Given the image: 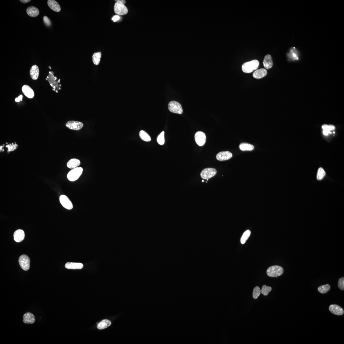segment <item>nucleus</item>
I'll list each match as a JSON object with an SVG mask.
<instances>
[{
	"mask_svg": "<svg viewBox=\"0 0 344 344\" xmlns=\"http://www.w3.org/2000/svg\"><path fill=\"white\" fill-rule=\"evenodd\" d=\"M120 16L118 15H115L112 18V20L114 22L118 21L120 19Z\"/></svg>",
	"mask_w": 344,
	"mask_h": 344,
	"instance_id": "4c0bfd02",
	"label": "nucleus"
},
{
	"mask_svg": "<svg viewBox=\"0 0 344 344\" xmlns=\"http://www.w3.org/2000/svg\"><path fill=\"white\" fill-rule=\"evenodd\" d=\"M287 55L289 58L292 61L299 59L297 51L295 47L292 48L291 49Z\"/></svg>",
	"mask_w": 344,
	"mask_h": 344,
	"instance_id": "5701e85b",
	"label": "nucleus"
},
{
	"mask_svg": "<svg viewBox=\"0 0 344 344\" xmlns=\"http://www.w3.org/2000/svg\"><path fill=\"white\" fill-rule=\"evenodd\" d=\"M101 53L100 52L95 53L92 57V61L95 65H98L100 61L101 57Z\"/></svg>",
	"mask_w": 344,
	"mask_h": 344,
	"instance_id": "bb28decb",
	"label": "nucleus"
},
{
	"mask_svg": "<svg viewBox=\"0 0 344 344\" xmlns=\"http://www.w3.org/2000/svg\"><path fill=\"white\" fill-rule=\"evenodd\" d=\"M232 154L229 151H223L219 152L216 156L217 159L219 161H226L232 157Z\"/></svg>",
	"mask_w": 344,
	"mask_h": 344,
	"instance_id": "f8f14e48",
	"label": "nucleus"
},
{
	"mask_svg": "<svg viewBox=\"0 0 344 344\" xmlns=\"http://www.w3.org/2000/svg\"><path fill=\"white\" fill-rule=\"evenodd\" d=\"M202 182H204V180H202Z\"/></svg>",
	"mask_w": 344,
	"mask_h": 344,
	"instance_id": "c03bdc74",
	"label": "nucleus"
},
{
	"mask_svg": "<svg viewBox=\"0 0 344 344\" xmlns=\"http://www.w3.org/2000/svg\"><path fill=\"white\" fill-rule=\"evenodd\" d=\"M22 91L24 95L28 98L32 99L34 97V93L33 90L28 85H23Z\"/></svg>",
	"mask_w": 344,
	"mask_h": 344,
	"instance_id": "ddd939ff",
	"label": "nucleus"
},
{
	"mask_svg": "<svg viewBox=\"0 0 344 344\" xmlns=\"http://www.w3.org/2000/svg\"><path fill=\"white\" fill-rule=\"evenodd\" d=\"M240 149L242 151H252L254 148L253 145L247 143H243L239 145Z\"/></svg>",
	"mask_w": 344,
	"mask_h": 344,
	"instance_id": "a878e982",
	"label": "nucleus"
},
{
	"mask_svg": "<svg viewBox=\"0 0 344 344\" xmlns=\"http://www.w3.org/2000/svg\"><path fill=\"white\" fill-rule=\"evenodd\" d=\"M115 1L116 2H119V3L123 4L124 5L126 3V1H124V0H117V1Z\"/></svg>",
	"mask_w": 344,
	"mask_h": 344,
	"instance_id": "a19ab883",
	"label": "nucleus"
},
{
	"mask_svg": "<svg viewBox=\"0 0 344 344\" xmlns=\"http://www.w3.org/2000/svg\"><path fill=\"white\" fill-rule=\"evenodd\" d=\"M259 64V62L257 60L245 62L242 66V71L246 73H251L257 69Z\"/></svg>",
	"mask_w": 344,
	"mask_h": 344,
	"instance_id": "f257e3e1",
	"label": "nucleus"
},
{
	"mask_svg": "<svg viewBox=\"0 0 344 344\" xmlns=\"http://www.w3.org/2000/svg\"><path fill=\"white\" fill-rule=\"evenodd\" d=\"M115 12L117 14L124 15L126 14L128 10L126 6L123 4L116 2L114 6Z\"/></svg>",
	"mask_w": 344,
	"mask_h": 344,
	"instance_id": "6e6552de",
	"label": "nucleus"
},
{
	"mask_svg": "<svg viewBox=\"0 0 344 344\" xmlns=\"http://www.w3.org/2000/svg\"><path fill=\"white\" fill-rule=\"evenodd\" d=\"M65 267L68 269H80L83 268V265L81 263L68 262L65 264Z\"/></svg>",
	"mask_w": 344,
	"mask_h": 344,
	"instance_id": "4be33fe9",
	"label": "nucleus"
},
{
	"mask_svg": "<svg viewBox=\"0 0 344 344\" xmlns=\"http://www.w3.org/2000/svg\"><path fill=\"white\" fill-rule=\"evenodd\" d=\"M338 286L339 288L342 290H344V277L340 278L338 281Z\"/></svg>",
	"mask_w": 344,
	"mask_h": 344,
	"instance_id": "c9c22d12",
	"label": "nucleus"
},
{
	"mask_svg": "<svg viewBox=\"0 0 344 344\" xmlns=\"http://www.w3.org/2000/svg\"><path fill=\"white\" fill-rule=\"evenodd\" d=\"M267 70L264 68L257 70L253 73V76L256 79H260L267 75Z\"/></svg>",
	"mask_w": 344,
	"mask_h": 344,
	"instance_id": "aec40b11",
	"label": "nucleus"
},
{
	"mask_svg": "<svg viewBox=\"0 0 344 344\" xmlns=\"http://www.w3.org/2000/svg\"><path fill=\"white\" fill-rule=\"evenodd\" d=\"M325 171L322 168L320 167L318 170L317 178L318 180H321L325 176Z\"/></svg>",
	"mask_w": 344,
	"mask_h": 344,
	"instance_id": "7c9ffc66",
	"label": "nucleus"
},
{
	"mask_svg": "<svg viewBox=\"0 0 344 344\" xmlns=\"http://www.w3.org/2000/svg\"><path fill=\"white\" fill-rule=\"evenodd\" d=\"M329 310L331 313L336 315H342L344 314V311L343 309L337 305H330Z\"/></svg>",
	"mask_w": 344,
	"mask_h": 344,
	"instance_id": "4468645a",
	"label": "nucleus"
},
{
	"mask_svg": "<svg viewBox=\"0 0 344 344\" xmlns=\"http://www.w3.org/2000/svg\"><path fill=\"white\" fill-rule=\"evenodd\" d=\"M323 134L324 135H326V136L328 135H329L331 133V132L330 131H328L324 130H323Z\"/></svg>",
	"mask_w": 344,
	"mask_h": 344,
	"instance_id": "ea45409f",
	"label": "nucleus"
},
{
	"mask_svg": "<svg viewBox=\"0 0 344 344\" xmlns=\"http://www.w3.org/2000/svg\"><path fill=\"white\" fill-rule=\"evenodd\" d=\"M164 132L163 131L158 137L157 141L158 143L160 145H163L165 142V138H164Z\"/></svg>",
	"mask_w": 344,
	"mask_h": 344,
	"instance_id": "72a5a7b5",
	"label": "nucleus"
},
{
	"mask_svg": "<svg viewBox=\"0 0 344 344\" xmlns=\"http://www.w3.org/2000/svg\"><path fill=\"white\" fill-rule=\"evenodd\" d=\"M31 0H20V1L22 3H27L29 2Z\"/></svg>",
	"mask_w": 344,
	"mask_h": 344,
	"instance_id": "79ce46f5",
	"label": "nucleus"
},
{
	"mask_svg": "<svg viewBox=\"0 0 344 344\" xmlns=\"http://www.w3.org/2000/svg\"><path fill=\"white\" fill-rule=\"evenodd\" d=\"M139 135L140 138L144 141L150 142L151 140L150 136L146 132L143 130L140 131L139 132Z\"/></svg>",
	"mask_w": 344,
	"mask_h": 344,
	"instance_id": "cd10ccee",
	"label": "nucleus"
},
{
	"mask_svg": "<svg viewBox=\"0 0 344 344\" xmlns=\"http://www.w3.org/2000/svg\"><path fill=\"white\" fill-rule=\"evenodd\" d=\"M39 74V70L38 66L36 65H33L30 70V74L31 77L33 80H37L38 79Z\"/></svg>",
	"mask_w": 344,
	"mask_h": 344,
	"instance_id": "dca6fc26",
	"label": "nucleus"
},
{
	"mask_svg": "<svg viewBox=\"0 0 344 344\" xmlns=\"http://www.w3.org/2000/svg\"><path fill=\"white\" fill-rule=\"evenodd\" d=\"M47 3L50 8L54 11L59 12L61 11L60 6L56 1L54 0H48Z\"/></svg>",
	"mask_w": 344,
	"mask_h": 344,
	"instance_id": "a211bd4d",
	"label": "nucleus"
},
{
	"mask_svg": "<svg viewBox=\"0 0 344 344\" xmlns=\"http://www.w3.org/2000/svg\"><path fill=\"white\" fill-rule=\"evenodd\" d=\"M263 64L264 67L266 69H269L272 67L273 64V61L272 57L270 55L267 54L265 56Z\"/></svg>",
	"mask_w": 344,
	"mask_h": 344,
	"instance_id": "412c9836",
	"label": "nucleus"
},
{
	"mask_svg": "<svg viewBox=\"0 0 344 344\" xmlns=\"http://www.w3.org/2000/svg\"><path fill=\"white\" fill-rule=\"evenodd\" d=\"M22 95L19 96L18 97L15 99V101L16 102H19L22 100Z\"/></svg>",
	"mask_w": 344,
	"mask_h": 344,
	"instance_id": "58836bf2",
	"label": "nucleus"
},
{
	"mask_svg": "<svg viewBox=\"0 0 344 344\" xmlns=\"http://www.w3.org/2000/svg\"><path fill=\"white\" fill-rule=\"evenodd\" d=\"M111 324V322L110 320L107 319H105L103 320L102 321L99 323L97 325V329L100 330L104 329L110 326Z\"/></svg>",
	"mask_w": 344,
	"mask_h": 344,
	"instance_id": "393cba45",
	"label": "nucleus"
},
{
	"mask_svg": "<svg viewBox=\"0 0 344 344\" xmlns=\"http://www.w3.org/2000/svg\"><path fill=\"white\" fill-rule=\"evenodd\" d=\"M49 69H51V67H50V66H49Z\"/></svg>",
	"mask_w": 344,
	"mask_h": 344,
	"instance_id": "37998d69",
	"label": "nucleus"
},
{
	"mask_svg": "<svg viewBox=\"0 0 344 344\" xmlns=\"http://www.w3.org/2000/svg\"><path fill=\"white\" fill-rule=\"evenodd\" d=\"M195 141L198 145L200 146L204 145L206 142V136L204 132H197L194 136Z\"/></svg>",
	"mask_w": 344,
	"mask_h": 344,
	"instance_id": "1a4fd4ad",
	"label": "nucleus"
},
{
	"mask_svg": "<svg viewBox=\"0 0 344 344\" xmlns=\"http://www.w3.org/2000/svg\"><path fill=\"white\" fill-rule=\"evenodd\" d=\"M35 321L34 315L30 312H27L23 317V322L26 324H33Z\"/></svg>",
	"mask_w": 344,
	"mask_h": 344,
	"instance_id": "6ab92c4d",
	"label": "nucleus"
},
{
	"mask_svg": "<svg viewBox=\"0 0 344 344\" xmlns=\"http://www.w3.org/2000/svg\"><path fill=\"white\" fill-rule=\"evenodd\" d=\"M43 21L45 25L47 27H49L52 25L51 21L47 16H44L43 18Z\"/></svg>",
	"mask_w": 344,
	"mask_h": 344,
	"instance_id": "e433bc0d",
	"label": "nucleus"
},
{
	"mask_svg": "<svg viewBox=\"0 0 344 344\" xmlns=\"http://www.w3.org/2000/svg\"><path fill=\"white\" fill-rule=\"evenodd\" d=\"M261 292V289L259 287H256L254 289L253 292V298L254 299H257L259 297Z\"/></svg>",
	"mask_w": 344,
	"mask_h": 344,
	"instance_id": "473e14b6",
	"label": "nucleus"
},
{
	"mask_svg": "<svg viewBox=\"0 0 344 344\" xmlns=\"http://www.w3.org/2000/svg\"><path fill=\"white\" fill-rule=\"evenodd\" d=\"M59 200L61 204L64 208L69 210L73 209V206L72 202L66 195H61L59 198Z\"/></svg>",
	"mask_w": 344,
	"mask_h": 344,
	"instance_id": "9d476101",
	"label": "nucleus"
},
{
	"mask_svg": "<svg viewBox=\"0 0 344 344\" xmlns=\"http://www.w3.org/2000/svg\"><path fill=\"white\" fill-rule=\"evenodd\" d=\"M272 290V288L271 287L267 286L266 285H264L262 287L261 292L264 296H267L268 295L269 292H271Z\"/></svg>",
	"mask_w": 344,
	"mask_h": 344,
	"instance_id": "2f4dec72",
	"label": "nucleus"
},
{
	"mask_svg": "<svg viewBox=\"0 0 344 344\" xmlns=\"http://www.w3.org/2000/svg\"><path fill=\"white\" fill-rule=\"evenodd\" d=\"M19 262L21 268L25 271L29 270L30 268V260L29 257L23 255L19 257Z\"/></svg>",
	"mask_w": 344,
	"mask_h": 344,
	"instance_id": "0eeeda50",
	"label": "nucleus"
},
{
	"mask_svg": "<svg viewBox=\"0 0 344 344\" xmlns=\"http://www.w3.org/2000/svg\"><path fill=\"white\" fill-rule=\"evenodd\" d=\"M216 173V170L214 168H206L201 172V176L204 179H209L214 177Z\"/></svg>",
	"mask_w": 344,
	"mask_h": 344,
	"instance_id": "39448f33",
	"label": "nucleus"
},
{
	"mask_svg": "<svg viewBox=\"0 0 344 344\" xmlns=\"http://www.w3.org/2000/svg\"><path fill=\"white\" fill-rule=\"evenodd\" d=\"M27 14L31 17H34L38 16L39 14L40 11L36 7L30 6L27 9Z\"/></svg>",
	"mask_w": 344,
	"mask_h": 344,
	"instance_id": "f3484780",
	"label": "nucleus"
},
{
	"mask_svg": "<svg viewBox=\"0 0 344 344\" xmlns=\"http://www.w3.org/2000/svg\"><path fill=\"white\" fill-rule=\"evenodd\" d=\"M14 239L16 242L19 243L22 241L24 239L25 234L22 230L19 229L16 230L14 234Z\"/></svg>",
	"mask_w": 344,
	"mask_h": 344,
	"instance_id": "2eb2a0df",
	"label": "nucleus"
},
{
	"mask_svg": "<svg viewBox=\"0 0 344 344\" xmlns=\"http://www.w3.org/2000/svg\"><path fill=\"white\" fill-rule=\"evenodd\" d=\"M83 169L81 167H77L69 171L67 176L69 180L71 181H75L79 178L82 173Z\"/></svg>",
	"mask_w": 344,
	"mask_h": 344,
	"instance_id": "7ed1b4c3",
	"label": "nucleus"
},
{
	"mask_svg": "<svg viewBox=\"0 0 344 344\" xmlns=\"http://www.w3.org/2000/svg\"><path fill=\"white\" fill-rule=\"evenodd\" d=\"M330 289V286L329 284H327L320 286L318 288V291L322 294H325L329 291Z\"/></svg>",
	"mask_w": 344,
	"mask_h": 344,
	"instance_id": "c85d7f7f",
	"label": "nucleus"
},
{
	"mask_svg": "<svg viewBox=\"0 0 344 344\" xmlns=\"http://www.w3.org/2000/svg\"><path fill=\"white\" fill-rule=\"evenodd\" d=\"M322 128L323 130L330 131L335 130V126L333 125H328L327 124H324L322 126Z\"/></svg>",
	"mask_w": 344,
	"mask_h": 344,
	"instance_id": "f704fd0d",
	"label": "nucleus"
},
{
	"mask_svg": "<svg viewBox=\"0 0 344 344\" xmlns=\"http://www.w3.org/2000/svg\"><path fill=\"white\" fill-rule=\"evenodd\" d=\"M168 108L171 112L175 114H182L183 113L181 105L177 101H170L168 105Z\"/></svg>",
	"mask_w": 344,
	"mask_h": 344,
	"instance_id": "20e7f679",
	"label": "nucleus"
},
{
	"mask_svg": "<svg viewBox=\"0 0 344 344\" xmlns=\"http://www.w3.org/2000/svg\"><path fill=\"white\" fill-rule=\"evenodd\" d=\"M80 162L79 159L73 158L70 160L67 163V166L69 168H75L80 165Z\"/></svg>",
	"mask_w": 344,
	"mask_h": 344,
	"instance_id": "b1692460",
	"label": "nucleus"
},
{
	"mask_svg": "<svg viewBox=\"0 0 344 344\" xmlns=\"http://www.w3.org/2000/svg\"><path fill=\"white\" fill-rule=\"evenodd\" d=\"M284 269L279 266L274 265L269 267L267 269V275L272 277H277L283 274Z\"/></svg>",
	"mask_w": 344,
	"mask_h": 344,
	"instance_id": "f03ea898",
	"label": "nucleus"
},
{
	"mask_svg": "<svg viewBox=\"0 0 344 344\" xmlns=\"http://www.w3.org/2000/svg\"><path fill=\"white\" fill-rule=\"evenodd\" d=\"M49 75L48 76H47V78L48 79L50 85L54 89H56L57 90H61V88L59 87H61V85H58V83H59L58 81H57V78L56 77L54 76V72H49Z\"/></svg>",
	"mask_w": 344,
	"mask_h": 344,
	"instance_id": "423d86ee",
	"label": "nucleus"
},
{
	"mask_svg": "<svg viewBox=\"0 0 344 344\" xmlns=\"http://www.w3.org/2000/svg\"><path fill=\"white\" fill-rule=\"evenodd\" d=\"M83 123L76 121H69L66 124V126L71 130H79L83 127Z\"/></svg>",
	"mask_w": 344,
	"mask_h": 344,
	"instance_id": "9b49d317",
	"label": "nucleus"
},
{
	"mask_svg": "<svg viewBox=\"0 0 344 344\" xmlns=\"http://www.w3.org/2000/svg\"><path fill=\"white\" fill-rule=\"evenodd\" d=\"M251 232L249 230H246L242 236L241 239V242L242 244H244L245 243L246 241L248 239L249 237L251 235Z\"/></svg>",
	"mask_w": 344,
	"mask_h": 344,
	"instance_id": "c756f323",
	"label": "nucleus"
}]
</instances>
